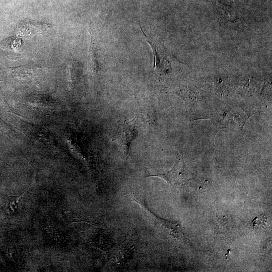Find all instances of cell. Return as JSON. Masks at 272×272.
<instances>
[{
  "label": "cell",
  "instance_id": "obj_1",
  "mask_svg": "<svg viewBox=\"0 0 272 272\" xmlns=\"http://www.w3.org/2000/svg\"><path fill=\"white\" fill-rule=\"evenodd\" d=\"M137 118L130 121H118L114 129L112 141L117 145L118 152L123 158L127 159L131 144L138 135Z\"/></svg>",
  "mask_w": 272,
  "mask_h": 272
},
{
  "label": "cell",
  "instance_id": "obj_2",
  "mask_svg": "<svg viewBox=\"0 0 272 272\" xmlns=\"http://www.w3.org/2000/svg\"><path fill=\"white\" fill-rule=\"evenodd\" d=\"M152 176L161 177L171 185L179 184L185 176L183 162L179 156H177L174 166L169 171H161L155 168L148 169L145 172V177Z\"/></svg>",
  "mask_w": 272,
  "mask_h": 272
},
{
  "label": "cell",
  "instance_id": "obj_3",
  "mask_svg": "<svg viewBox=\"0 0 272 272\" xmlns=\"http://www.w3.org/2000/svg\"><path fill=\"white\" fill-rule=\"evenodd\" d=\"M49 27L47 23L25 19L19 24L17 33L22 37H29L37 33L41 34Z\"/></svg>",
  "mask_w": 272,
  "mask_h": 272
},
{
  "label": "cell",
  "instance_id": "obj_4",
  "mask_svg": "<svg viewBox=\"0 0 272 272\" xmlns=\"http://www.w3.org/2000/svg\"><path fill=\"white\" fill-rule=\"evenodd\" d=\"M266 218L263 215L256 217L253 220V226L254 229H260L265 226Z\"/></svg>",
  "mask_w": 272,
  "mask_h": 272
}]
</instances>
